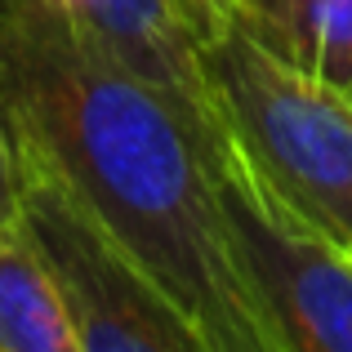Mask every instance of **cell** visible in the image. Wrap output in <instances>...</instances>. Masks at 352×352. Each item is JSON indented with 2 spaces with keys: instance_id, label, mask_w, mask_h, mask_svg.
Listing matches in <instances>:
<instances>
[{
  "instance_id": "9c48e42d",
  "label": "cell",
  "mask_w": 352,
  "mask_h": 352,
  "mask_svg": "<svg viewBox=\"0 0 352 352\" xmlns=\"http://www.w3.org/2000/svg\"><path fill=\"white\" fill-rule=\"evenodd\" d=\"M170 5H174V14H179V23L188 27V36L201 45L210 32H219L223 23H232L241 0H170Z\"/></svg>"
},
{
  "instance_id": "3957f363",
  "label": "cell",
  "mask_w": 352,
  "mask_h": 352,
  "mask_svg": "<svg viewBox=\"0 0 352 352\" xmlns=\"http://www.w3.org/2000/svg\"><path fill=\"white\" fill-rule=\"evenodd\" d=\"M18 219L63 294L80 352H210L201 330L58 174L14 147Z\"/></svg>"
},
{
  "instance_id": "ba28073f",
  "label": "cell",
  "mask_w": 352,
  "mask_h": 352,
  "mask_svg": "<svg viewBox=\"0 0 352 352\" xmlns=\"http://www.w3.org/2000/svg\"><path fill=\"white\" fill-rule=\"evenodd\" d=\"M317 9H321V0H241L236 23H245L258 41H267L276 54H285L290 63L303 67Z\"/></svg>"
},
{
  "instance_id": "6da1fadb",
  "label": "cell",
  "mask_w": 352,
  "mask_h": 352,
  "mask_svg": "<svg viewBox=\"0 0 352 352\" xmlns=\"http://www.w3.org/2000/svg\"><path fill=\"white\" fill-rule=\"evenodd\" d=\"M0 112L143 258L210 352H276L219 214L201 125L58 0H0Z\"/></svg>"
},
{
  "instance_id": "8fae6325",
  "label": "cell",
  "mask_w": 352,
  "mask_h": 352,
  "mask_svg": "<svg viewBox=\"0 0 352 352\" xmlns=\"http://www.w3.org/2000/svg\"><path fill=\"white\" fill-rule=\"evenodd\" d=\"M344 250H348V258H352V241H348V245H344Z\"/></svg>"
},
{
  "instance_id": "8992f818",
  "label": "cell",
  "mask_w": 352,
  "mask_h": 352,
  "mask_svg": "<svg viewBox=\"0 0 352 352\" xmlns=\"http://www.w3.org/2000/svg\"><path fill=\"white\" fill-rule=\"evenodd\" d=\"M0 352H80L76 326L23 219L0 223Z\"/></svg>"
},
{
  "instance_id": "5b68a950",
  "label": "cell",
  "mask_w": 352,
  "mask_h": 352,
  "mask_svg": "<svg viewBox=\"0 0 352 352\" xmlns=\"http://www.w3.org/2000/svg\"><path fill=\"white\" fill-rule=\"evenodd\" d=\"M112 58H120L129 72L161 85L206 134V147L223 143L228 125L214 107L210 80L201 72L197 41L179 23L170 0H58Z\"/></svg>"
},
{
  "instance_id": "52a82bcc",
  "label": "cell",
  "mask_w": 352,
  "mask_h": 352,
  "mask_svg": "<svg viewBox=\"0 0 352 352\" xmlns=\"http://www.w3.org/2000/svg\"><path fill=\"white\" fill-rule=\"evenodd\" d=\"M303 67L352 103V0H321Z\"/></svg>"
},
{
  "instance_id": "277c9868",
  "label": "cell",
  "mask_w": 352,
  "mask_h": 352,
  "mask_svg": "<svg viewBox=\"0 0 352 352\" xmlns=\"http://www.w3.org/2000/svg\"><path fill=\"white\" fill-rule=\"evenodd\" d=\"M232 258L276 352H352V258L254 170L236 138L206 147Z\"/></svg>"
},
{
  "instance_id": "7a4b0ae2",
  "label": "cell",
  "mask_w": 352,
  "mask_h": 352,
  "mask_svg": "<svg viewBox=\"0 0 352 352\" xmlns=\"http://www.w3.org/2000/svg\"><path fill=\"white\" fill-rule=\"evenodd\" d=\"M214 107L254 170L321 223L352 241V103L308 67L276 54L245 23H223L197 45Z\"/></svg>"
},
{
  "instance_id": "30bf717a",
  "label": "cell",
  "mask_w": 352,
  "mask_h": 352,
  "mask_svg": "<svg viewBox=\"0 0 352 352\" xmlns=\"http://www.w3.org/2000/svg\"><path fill=\"white\" fill-rule=\"evenodd\" d=\"M18 219V170H14V143H9V125L0 112V223Z\"/></svg>"
}]
</instances>
